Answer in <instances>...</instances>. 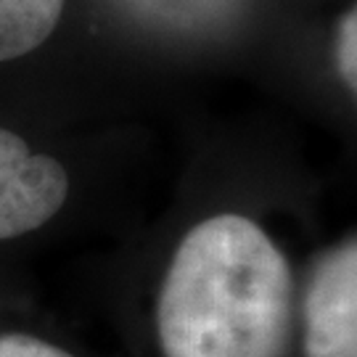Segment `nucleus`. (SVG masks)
Masks as SVG:
<instances>
[{
	"instance_id": "obj_5",
	"label": "nucleus",
	"mask_w": 357,
	"mask_h": 357,
	"mask_svg": "<svg viewBox=\"0 0 357 357\" xmlns=\"http://www.w3.org/2000/svg\"><path fill=\"white\" fill-rule=\"evenodd\" d=\"M357 11L349 8L339 24V43H336V61L344 85L352 93L357 88Z\"/></svg>"
},
{
	"instance_id": "obj_1",
	"label": "nucleus",
	"mask_w": 357,
	"mask_h": 357,
	"mask_svg": "<svg viewBox=\"0 0 357 357\" xmlns=\"http://www.w3.org/2000/svg\"><path fill=\"white\" fill-rule=\"evenodd\" d=\"M289 259L255 220L215 215L172 255L156 302L165 357H283L291 339Z\"/></svg>"
},
{
	"instance_id": "obj_2",
	"label": "nucleus",
	"mask_w": 357,
	"mask_h": 357,
	"mask_svg": "<svg viewBox=\"0 0 357 357\" xmlns=\"http://www.w3.org/2000/svg\"><path fill=\"white\" fill-rule=\"evenodd\" d=\"M69 175L48 153H35L0 128V241L43 228L64 206Z\"/></svg>"
},
{
	"instance_id": "obj_4",
	"label": "nucleus",
	"mask_w": 357,
	"mask_h": 357,
	"mask_svg": "<svg viewBox=\"0 0 357 357\" xmlns=\"http://www.w3.org/2000/svg\"><path fill=\"white\" fill-rule=\"evenodd\" d=\"M66 0H0V64L40 48L61 22Z\"/></svg>"
},
{
	"instance_id": "obj_3",
	"label": "nucleus",
	"mask_w": 357,
	"mask_h": 357,
	"mask_svg": "<svg viewBox=\"0 0 357 357\" xmlns=\"http://www.w3.org/2000/svg\"><path fill=\"white\" fill-rule=\"evenodd\" d=\"M307 357H357V243H339L312 270L305 294Z\"/></svg>"
},
{
	"instance_id": "obj_6",
	"label": "nucleus",
	"mask_w": 357,
	"mask_h": 357,
	"mask_svg": "<svg viewBox=\"0 0 357 357\" xmlns=\"http://www.w3.org/2000/svg\"><path fill=\"white\" fill-rule=\"evenodd\" d=\"M0 357H72L66 349L43 342L29 333H3L0 336Z\"/></svg>"
}]
</instances>
